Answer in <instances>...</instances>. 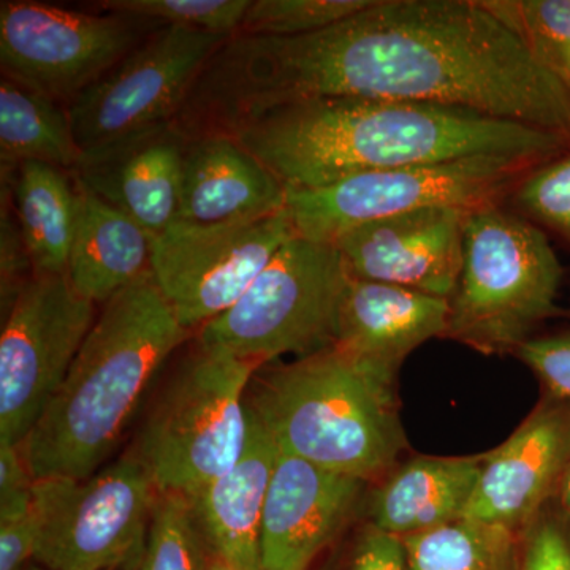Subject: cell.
Returning a JSON list of instances; mask_svg holds the SVG:
<instances>
[{"label":"cell","instance_id":"6da1fadb","mask_svg":"<svg viewBox=\"0 0 570 570\" xmlns=\"http://www.w3.org/2000/svg\"><path fill=\"white\" fill-rule=\"evenodd\" d=\"M316 97L449 105L570 142V85L485 0H371L307 36L235 33L206 62L184 105L200 134Z\"/></svg>","mask_w":570,"mask_h":570},{"label":"cell","instance_id":"7a4b0ae2","mask_svg":"<svg viewBox=\"0 0 570 570\" xmlns=\"http://www.w3.org/2000/svg\"><path fill=\"white\" fill-rule=\"evenodd\" d=\"M291 190L464 157L543 164L570 149L558 135L449 105L316 97L266 108L228 130Z\"/></svg>","mask_w":570,"mask_h":570},{"label":"cell","instance_id":"3957f363","mask_svg":"<svg viewBox=\"0 0 570 570\" xmlns=\"http://www.w3.org/2000/svg\"><path fill=\"white\" fill-rule=\"evenodd\" d=\"M189 333L157 287L151 269L111 296L61 387L18 445L32 478L96 474L146 389Z\"/></svg>","mask_w":570,"mask_h":570},{"label":"cell","instance_id":"277c9868","mask_svg":"<svg viewBox=\"0 0 570 570\" xmlns=\"http://www.w3.org/2000/svg\"><path fill=\"white\" fill-rule=\"evenodd\" d=\"M395 379L332 346L258 370L246 406L281 452L371 482L389 474L407 445Z\"/></svg>","mask_w":570,"mask_h":570},{"label":"cell","instance_id":"5b68a950","mask_svg":"<svg viewBox=\"0 0 570 570\" xmlns=\"http://www.w3.org/2000/svg\"><path fill=\"white\" fill-rule=\"evenodd\" d=\"M560 258L546 232L499 205L468 213L445 336L480 354L517 352L557 311Z\"/></svg>","mask_w":570,"mask_h":570},{"label":"cell","instance_id":"8992f818","mask_svg":"<svg viewBox=\"0 0 570 570\" xmlns=\"http://www.w3.org/2000/svg\"><path fill=\"white\" fill-rule=\"evenodd\" d=\"M258 370L198 341L175 367L132 450L159 493L186 497L234 468L246 448V395Z\"/></svg>","mask_w":570,"mask_h":570},{"label":"cell","instance_id":"52a82bcc","mask_svg":"<svg viewBox=\"0 0 570 570\" xmlns=\"http://www.w3.org/2000/svg\"><path fill=\"white\" fill-rule=\"evenodd\" d=\"M351 276L333 243L296 235L230 309L198 330V343L261 366L335 346Z\"/></svg>","mask_w":570,"mask_h":570},{"label":"cell","instance_id":"ba28073f","mask_svg":"<svg viewBox=\"0 0 570 570\" xmlns=\"http://www.w3.org/2000/svg\"><path fill=\"white\" fill-rule=\"evenodd\" d=\"M539 163L478 156L371 171L317 187L287 189L296 235L335 243L360 225L426 208L471 213L499 205Z\"/></svg>","mask_w":570,"mask_h":570},{"label":"cell","instance_id":"9c48e42d","mask_svg":"<svg viewBox=\"0 0 570 570\" xmlns=\"http://www.w3.org/2000/svg\"><path fill=\"white\" fill-rule=\"evenodd\" d=\"M157 491L134 452L85 479L36 480V560L47 570H132L151 527Z\"/></svg>","mask_w":570,"mask_h":570},{"label":"cell","instance_id":"30bf717a","mask_svg":"<svg viewBox=\"0 0 570 570\" xmlns=\"http://www.w3.org/2000/svg\"><path fill=\"white\" fill-rule=\"evenodd\" d=\"M227 39L183 26L154 29L121 62L67 105L81 157L174 122L206 62Z\"/></svg>","mask_w":570,"mask_h":570},{"label":"cell","instance_id":"8fae6325","mask_svg":"<svg viewBox=\"0 0 570 570\" xmlns=\"http://www.w3.org/2000/svg\"><path fill=\"white\" fill-rule=\"evenodd\" d=\"M157 28L156 22L129 14L86 13L33 0H3L2 73L69 105Z\"/></svg>","mask_w":570,"mask_h":570},{"label":"cell","instance_id":"7c38bea8","mask_svg":"<svg viewBox=\"0 0 570 570\" xmlns=\"http://www.w3.org/2000/svg\"><path fill=\"white\" fill-rule=\"evenodd\" d=\"M67 275L36 273L3 316L0 442L20 445L61 387L96 322Z\"/></svg>","mask_w":570,"mask_h":570},{"label":"cell","instance_id":"4fadbf2b","mask_svg":"<svg viewBox=\"0 0 570 570\" xmlns=\"http://www.w3.org/2000/svg\"><path fill=\"white\" fill-rule=\"evenodd\" d=\"M294 236L287 206L249 223H175L154 238V281L179 324L200 330L230 309Z\"/></svg>","mask_w":570,"mask_h":570},{"label":"cell","instance_id":"5bb4252c","mask_svg":"<svg viewBox=\"0 0 570 570\" xmlns=\"http://www.w3.org/2000/svg\"><path fill=\"white\" fill-rule=\"evenodd\" d=\"M570 463V403L546 395L519 430L485 453L463 519L521 534L558 497Z\"/></svg>","mask_w":570,"mask_h":570},{"label":"cell","instance_id":"9a60e30c","mask_svg":"<svg viewBox=\"0 0 570 570\" xmlns=\"http://www.w3.org/2000/svg\"><path fill=\"white\" fill-rule=\"evenodd\" d=\"M455 208H426L360 225L337 238L348 273L450 299L464 258V220Z\"/></svg>","mask_w":570,"mask_h":570},{"label":"cell","instance_id":"2e32d148","mask_svg":"<svg viewBox=\"0 0 570 570\" xmlns=\"http://www.w3.org/2000/svg\"><path fill=\"white\" fill-rule=\"evenodd\" d=\"M366 485L279 450L262 515V570H309L362 509Z\"/></svg>","mask_w":570,"mask_h":570},{"label":"cell","instance_id":"e0dca14e","mask_svg":"<svg viewBox=\"0 0 570 570\" xmlns=\"http://www.w3.org/2000/svg\"><path fill=\"white\" fill-rule=\"evenodd\" d=\"M186 141L175 122L160 124L82 156L71 175L156 238L178 220Z\"/></svg>","mask_w":570,"mask_h":570},{"label":"cell","instance_id":"ac0fdd59","mask_svg":"<svg viewBox=\"0 0 570 570\" xmlns=\"http://www.w3.org/2000/svg\"><path fill=\"white\" fill-rule=\"evenodd\" d=\"M285 206L287 187L232 135L187 138L176 223H249Z\"/></svg>","mask_w":570,"mask_h":570},{"label":"cell","instance_id":"d6986e66","mask_svg":"<svg viewBox=\"0 0 570 570\" xmlns=\"http://www.w3.org/2000/svg\"><path fill=\"white\" fill-rule=\"evenodd\" d=\"M246 448L234 468L186 494L198 539L242 570H262L261 527L279 449L247 409Z\"/></svg>","mask_w":570,"mask_h":570},{"label":"cell","instance_id":"ffe728a7","mask_svg":"<svg viewBox=\"0 0 570 570\" xmlns=\"http://www.w3.org/2000/svg\"><path fill=\"white\" fill-rule=\"evenodd\" d=\"M448 321L449 299L351 276L335 346L396 376L412 351L445 336Z\"/></svg>","mask_w":570,"mask_h":570},{"label":"cell","instance_id":"44dd1931","mask_svg":"<svg viewBox=\"0 0 570 570\" xmlns=\"http://www.w3.org/2000/svg\"><path fill=\"white\" fill-rule=\"evenodd\" d=\"M483 460L417 456L393 468L365 498L366 523L403 540L463 519Z\"/></svg>","mask_w":570,"mask_h":570},{"label":"cell","instance_id":"7402d4cb","mask_svg":"<svg viewBox=\"0 0 570 570\" xmlns=\"http://www.w3.org/2000/svg\"><path fill=\"white\" fill-rule=\"evenodd\" d=\"M77 190V225L66 275L78 294L105 305L151 269L154 238L78 181Z\"/></svg>","mask_w":570,"mask_h":570},{"label":"cell","instance_id":"603a6c76","mask_svg":"<svg viewBox=\"0 0 570 570\" xmlns=\"http://www.w3.org/2000/svg\"><path fill=\"white\" fill-rule=\"evenodd\" d=\"M2 187L9 190L36 273L66 275L78 212L73 175L52 165L26 163Z\"/></svg>","mask_w":570,"mask_h":570},{"label":"cell","instance_id":"cb8c5ba5","mask_svg":"<svg viewBox=\"0 0 570 570\" xmlns=\"http://www.w3.org/2000/svg\"><path fill=\"white\" fill-rule=\"evenodd\" d=\"M0 163L2 184L26 163H41L73 174L81 151L61 104L9 77L0 81Z\"/></svg>","mask_w":570,"mask_h":570},{"label":"cell","instance_id":"d4e9b609","mask_svg":"<svg viewBox=\"0 0 570 570\" xmlns=\"http://www.w3.org/2000/svg\"><path fill=\"white\" fill-rule=\"evenodd\" d=\"M403 543L409 570H520V535L479 521H452Z\"/></svg>","mask_w":570,"mask_h":570},{"label":"cell","instance_id":"484cf974","mask_svg":"<svg viewBox=\"0 0 570 570\" xmlns=\"http://www.w3.org/2000/svg\"><path fill=\"white\" fill-rule=\"evenodd\" d=\"M371 0H255L238 33L298 37L324 31L365 10Z\"/></svg>","mask_w":570,"mask_h":570},{"label":"cell","instance_id":"4316f807","mask_svg":"<svg viewBox=\"0 0 570 570\" xmlns=\"http://www.w3.org/2000/svg\"><path fill=\"white\" fill-rule=\"evenodd\" d=\"M97 6L159 26H183L232 37L238 33L249 0H105Z\"/></svg>","mask_w":570,"mask_h":570},{"label":"cell","instance_id":"83f0119b","mask_svg":"<svg viewBox=\"0 0 570 570\" xmlns=\"http://www.w3.org/2000/svg\"><path fill=\"white\" fill-rule=\"evenodd\" d=\"M200 553L186 498L157 494L145 551L132 570H200Z\"/></svg>","mask_w":570,"mask_h":570},{"label":"cell","instance_id":"f1b7e54d","mask_svg":"<svg viewBox=\"0 0 570 570\" xmlns=\"http://www.w3.org/2000/svg\"><path fill=\"white\" fill-rule=\"evenodd\" d=\"M520 216L570 243V149L538 165L512 193Z\"/></svg>","mask_w":570,"mask_h":570},{"label":"cell","instance_id":"f546056e","mask_svg":"<svg viewBox=\"0 0 570 570\" xmlns=\"http://www.w3.org/2000/svg\"><path fill=\"white\" fill-rule=\"evenodd\" d=\"M520 570H570V524L547 505L520 534Z\"/></svg>","mask_w":570,"mask_h":570},{"label":"cell","instance_id":"4dcf8cb0","mask_svg":"<svg viewBox=\"0 0 570 570\" xmlns=\"http://www.w3.org/2000/svg\"><path fill=\"white\" fill-rule=\"evenodd\" d=\"M36 275L31 255L22 238L20 224L11 206L10 194H2L0 217V284L3 316L9 313L24 285Z\"/></svg>","mask_w":570,"mask_h":570},{"label":"cell","instance_id":"1f68e13d","mask_svg":"<svg viewBox=\"0 0 570 570\" xmlns=\"http://www.w3.org/2000/svg\"><path fill=\"white\" fill-rule=\"evenodd\" d=\"M517 354L542 382L547 395L570 403V332L531 337Z\"/></svg>","mask_w":570,"mask_h":570},{"label":"cell","instance_id":"d6a6232c","mask_svg":"<svg viewBox=\"0 0 570 570\" xmlns=\"http://www.w3.org/2000/svg\"><path fill=\"white\" fill-rule=\"evenodd\" d=\"M33 483L18 445L0 442V521L32 512Z\"/></svg>","mask_w":570,"mask_h":570},{"label":"cell","instance_id":"836d02e7","mask_svg":"<svg viewBox=\"0 0 570 570\" xmlns=\"http://www.w3.org/2000/svg\"><path fill=\"white\" fill-rule=\"evenodd\" d=\"M343 570H409L403 540L366 523L352 539Z\"/></svg>","mask_w":570,"mask_h":570},{"label":"cell","instance_id":"e575fe53","mask_svg":"<svg viewBox=\"0 0 570 570\" xmlns=\"http://www.w3.org/2000/svg\"><path fill=\"white\" fill-rule=\"evenodd\" d=\"M37 530L32 512L0 521V570H22L36 557Z\"/></svg>","mask_w":570,"mask_h":570},{"label":"cell","instance_id":"d590c367","mask_svg":"<svg viewBox=\"0 0 570 570\" xmlns=\"http://www.w3.org/2000/svg\"><path fill=\"white\" fill-rule=\"evenodd\" d=\"M200 570H242L235 568L234 564L224 560L219 554L214 553V551L209 550L208 547H205L204 543L200 542Z\"/></svg>","mask_w":570,"mask_h":570},{"label":"cell","instance_id":"8d00e7d4","mask_svg":"<svg viewBox=\"0 0 570 570\" xmlns=\"http://www.w3.org/2000/svg\"><path fill=\"white\" fill-rule=\"evenodd\" d=\"M557 498L558 502H560L561 513L570 524V463L568 469H566V474L564 478H562L560 491H558Z\"/></svg>","mask_w":570,"mask_h":570},{"label":"cell","instance_id":"74e56055","mask_svg":"<svg viewBox=\"0 0 570 570\" xmlns=\"http://www.w3.org/2000/svg\"><path fill=\"white\" fill-rule=\"evenodd\" d=\"M26 570H47L45 568H39V566H32V568H28Z\"/></svg>","mask_w":570,"mask_h":570},{"label":"cell","instance_id":"f35d334b","mask_svg":"<svg viewBox=\"0 0 570 570\" xmlns=\"http://www.w3.org/2000/svg\"><path fill=\"white\" fill-rule=\"evenodd\" d=\"M569 85H570V77H569Z\"/></svg>","mask_w":570,"mask_h":570}]
</instances>
